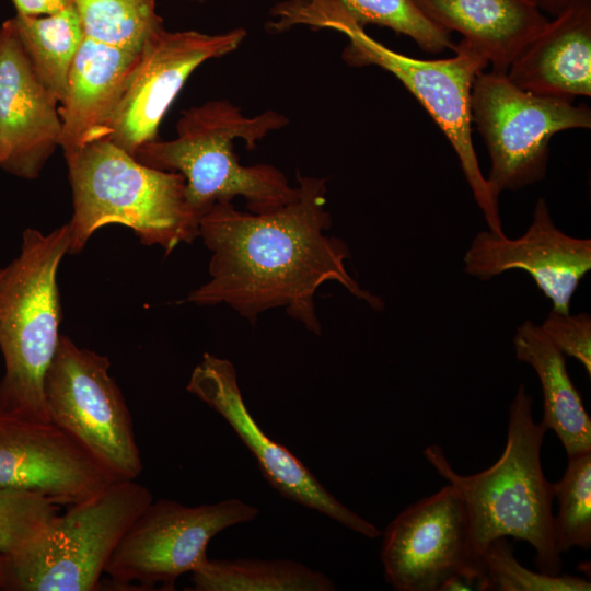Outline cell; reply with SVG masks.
<instances>
[{"mask_svg":"<svg viewBox=\"0 0 591 591\" xmlns=\"http://www.w3.org/2000/svg\"><path fill=\"white\" fill-rule=\"evenodd\" d=\"M12 19L36 77L60 104L71 65L84 38L77 11L70 4L50 14L15 13Z\"/></svg>","mask_w":591,"mask_h":591,"instance_id":"44dd1931","label":"cell"},{"mask_svg":"<svg viewBox=\"0 0 591 591\" xmlns=\"http://www.w3.org/2000/svg\"><path fill=\"white\" fill-rule=\"evenodd\" d=\"M70 227L48 234L26 229L20 254L0 269V413L50 422L44 380L57 351L61 321L57 271L69 253Z\"/></svg>","mask_w":591,"mask_h":591,"instance_id":"5b68a950","label":"cell"},{"mask_svg":"<svg viewBox=\"0 0 591 591\" xmlns=\"http://www.w3.org/2000/svg\"><path fill=\"white\" fill-rule=\"evenodd\" d=\"M360 25L374 24L406 35L426 53L439 54L451 48L449 32L431 21L414 0H337Z\"/></svg>","mask_w":591,"mask_h":591,"instance_id":"d4e9b609","label":"cell"},{"mask_svg":"<svg viewBox=\"0 0 591 591\" xmlns=\"http://www.w3.org/2000/svg\"><path fill=\"white\" fill-rule=\"evenodd\" d=\"M542 13L558 16L579 0H530Z\"/></svg>","mask_w":591,"mask_h":591,"instance_id":"f546056e","label":"cell"},{"mask_svg":"<svg viewBox=\"0 0 591 591\" xmlns=\"http://www.w3.org/2000/svg\"><path fill=\"white\" fill-rule=\"evenodd\" d=\"M192 577L195 591H333L332 579L293 560L207 559Z\"/></svg>","mask_w":591,"mask_h":591,"instance_id":"7402d4cb","label":"cell"},{"mask_svg":"<svg viewBox=\"0 0 591 591\" xmlns=\"http://www.w3.org/2000/svg\"><path fill=\"white\" fill-rule=\"evenodd\" d=\"M57 99L36 77L13 19L0 25V167L25 179L39 176L59 147Z\"/></svg>","mask_w":591,"mask_h":591,"instance_id":"2e32d148","label":"cell"},{"mask_svg":"<svg viewBox=\"0 0 591 591\" xmlns=\"http://www.w3.org/2000/svg\"><path fill=\"white\" fill-rule=\"evenodd\" d=\"M117 480L56 425L0 413V488L34 491L70 506Z\"/></svg>","mask_w":591,"mask_h":591,"instance_id":"9a60e30c","label":"cell"},{"mask_svg":"<svg viewBox=\"0 0 591 591\" xmlns=\"http://www.w3.org/2000/svg\"><path fill=\"white\" fill-rule=\"evenodd\" d=\"M153 500L136 479L70 505L27 549L5 557V591H94L121 537Z\"/></svg>","mask_w":591,"mask_h":591,"instance_id":"52a82bcc","label":"cell"},{"mask_svg":"<svg viewBox=\"0 0 591 591\" xmlns=\"http://www.w3.org/2000/svg\"><path fill=\"white\" fill-rule=\"evenodd\" d=\"M40 494L0 488V554L15 556L31 547L59 514Z\"/></svg>","mask_w":591,"mask_h":591,"instance_id":"484cf974","label":"cell"},{"mask_svg":"<svg viewBox=\"0 0 591 591\" xmlns=\"http://www.w3.org/2000/svg\"><path fill=\"white\" fill-rule=\"evenodd\" d=\"M464 271L490 280L509 270L528 273L553 309L570 312L571 300L591 269V240L561 231L544 198L534 206L532 221L517 239L489 230L478 232L464 257Z\"/></svg>","mask_w":591,"mask_h":591,"instance_id":"5bb4252c","label":"cell"},{"mask_svg":"<svg viewBox=\"0 0 591 591\" xmlns=\"http://www.w3.org/2000/svg\"><path fill=\"white\" fill-rule=\"evenodd\" d=\"M16 14L45 15L60 11L71 3V0H11Z\"/></svg>","mask_w":591,"mask_h":591,"instance_id":"f1b7e54d","label":"cell"},{"mask_svg":"<svg viewBox=\"0 0 591 591\" xmlns=\"http://www.w3.org/2000/svg\"><path fill=\"white\" fill-rule=\"evenodd\" d=\"M512 343L517 359L531 366L540 380L542 426L557 434L567 456L591 451V418L568 373L565 355L531 321L518 326Z\"/></svg>","mask_w":591,"mask_h":591,"instance_id":"ffe728a7","label":"cell"},{"mask_svg":"<svg viewBox=\"0 0 591 591\" xmlns=\"http://www.w3.org/2000/svg\"><path fill=\"white\" fill-rule=\"evenodd\" d=\"M287 124L288 118L273 109L250 117L229 101H208L182 113L176 138L148 142L134 157L150 167L182 174L186 200L199 219L215 204L237 196L246 199L251 212H269L296 200L299 187L273 165H242L234 140L253 149Z\"/></svg>","mask_w":591,"mask_h":591,"instance_id":"3957f363","label":"cell"},{"mask_svg":"<svg viewBox=\"0 0 591 591\" xmlns=\"http://www.w3.org/2000/svg\"><path fill=\"white\" fill-rule=\"evenodd\" d=\"M472 123L483 137L490 167L485 176L495 199L545 177L548 146L559 131L591 127V111L524 91L506 73L480 72L472 86Z\"/></svg>","mask_w":591,"mask_h":591,"instance_id":"ba28073f","label":"cell"},{"mask_svg":"<svg viewBox=\"0 0 591 591\" xmlns=\"http://www.w3.org/2000/svg\"><path fill=\"white\" fill-rule=\"evenodd\" d=\"M540 327L559 351L577 359L591 375L590 314H571L552 309Z\"/></svg>","mask_w":591,"mask_h":591,"instance_id":"83f0119b","label":"cell"},{"mask_svg":"<svg viewBox=\"0 0 591 591\" xmlns=\"http://www.w3.org/2000/svg\"><path fill=\"white\" fill-rule=\"evenodd\" d=\"M385 580L397 591H438L450 576L483 568L468 549L467 515L448 484L404 509L386 528L381 547Z\"/></svg>","mask_w":591,"mask_h":591,"instance_id":"4fadbf2b","label":"cell"},{"mask_svg":"<svg viewBox=\"0 0 591 591\" xmlns=\"http://www.w3.org/2000/svg\"><path fill=\"white\" fill-rule=\"evenodd\" d=\"M190 1H195V2H199V3H204V2H206V1H208V0H190Z\"/></svg>","mask_w":591,"mask_h":591,"instance_id":"1f68e13d","label":"cell"},{"mask_svg":"<svg viewBox=\"0 0 591 591\" xmlns=\"http://www.w3.org/2000/svg\"><path fill=\"white\" fill-rule=\"evenodd\" d=\"M258 513L236 498L195 507L152 500L121 537L104 573L117 589L174 590L182 575L208 559V544L217 534Z\"/></svg>","mask_w":591,"mask_h":591,"instance_id":"30bf717a","label":"cell"},{"mask_svg":"<svg viewBox=\"0 0 591 591\" xmlns=\"http://www.w3.org/2000/svg\"><path fill=\"white\" fill-rule=\"evenodd\" d=\"M186 390L224 418L256 459L263 476L282 497L366 537L381 535L374 524L343 505L294 454L263 431L244 403L236 369L230 360L204 354Z\"/></svg>","mask_w":591,"mask_h":591,"instance_id":"8fae6325","label":"cell"},{"mask_svg":"<svg viewBox=\"0 0 591 591\" xmlns=\"http://www.w3.org/2000/svg\"><path fill=\"white\" fill-rule=\"evenodd\" d=\"M520 89L572 102L591 95V0L548 21L506 72Z\"/></svg>","mask_w":591,"mask_h":591,"instance_id":"ac0fdd59","label":"cell"},{"mask_svg":"<svg viewBox=\"0 0 591 591\" xmlns=\"http://www.w3.org/2000/svg\"><path fill=\"white\" fill-rule=\"evenodd\" d=\"M298 198L276 210L242 212L232 201H221L201 217L199 236L211 251L210 279L187 302L225 303L252 323L259 313L285 308L315 334L321 325L314 297L325 282H338L371 308H383L348 274L346 243L325 234L332 227L325 179L298 174Z\"/></svg>","mask_w":591,"mask_h":591,"instance_id":"6da1fadb","label":"cell"},{"mask_svg":"<svg viewBox=\"0 0 591 591\" xmlns=\"http://www.w3.org/2000/svg\"><path fill=\"white\" fill-rule=\"evenodd\" d=\"M106 356L60 335L44 380L48 419L119 480L142 472L132 419Z\"/></svg>","mask_w":591,"mask_h":591,"instance_id":"9c48e42d","label":"cell"},{"mask_svg":"<svg viewBox=\"0 0 591 591\" xmlns=\"http://www.w3.org/2000/svg\"><path fill=\"white\" fill-rule=\"evenodd\" d=\"M480 563L489 590L499 591H590L589 580L569 575L552 576L523 567L514 557L507 537L488 544Z\"/></svg>","mask_w":591,"mask_h":591,"instance_id":"4316f807","label":"cell"},{"mask_svg":"<svg viewBox=\"0 0 591 591\" xmlns=\"http://www.w3.org/2000/svg\"><path fill=\"white\" fill-rule=\"evenodd\" d=\"M5 580V557L0 554V590L3 589Z\"/></svg>","mask_w":591,"mask_h":591,"instance_id":"4dcf8cb0","label":"cell"},{"mask_svg":"<svg viewBox=\"0 0 591 591\" xmlns=\"http://www.w3.org/2000/svg\"><path fill=\"white\" fill-rule=\"evenodd\" d=\"M303 22L343 33L348 45L341 56L349 66H378L405 85L452 146L488 230L505 234L499 200L489 190L472 141L471 93L476 77L488 66L485 57L465 39L455 44V55L447 59L398 54L371 38L337 0H309Z\"/></svg>","mask_w":591,"mask_h":591,"instance_id":"8992f818","label":"cell"},{"mask_svg":"<svg viewBox=\"0 0 591 591\" xmlns=\"http://www.w3.org/2000/svg\"><path fill=\"white\" fill-rule=\"evenodd\" d=\"M245 37L241 27L219 34L165 27L158 32L141 49L109 140L131 155L157 140L161 120L195 69L234 51Z\"/></svg>","mask_w":591,"mask_h":591,"instance_id":"7c38bea8","label":"cell"},{"mask_svg":"<svg viewBox=\"0 0 591 591\" xmlns=\"http://www.w3.org/2000/svg\"><path fill=\"white\" fill-rule=\"evenodd\" d=\"M558 501L554 533L560 554L591 546V451L568 456L564 476L553 484Z\"/></svg>","mask_w":591,"mask_h":591,"instance_id":"cb8c5ba5","label":"cell"},{"mask_svg":"<svg viewBox=\"0 0 591 591\" xmlns=\"http://www.w3.org/2000/svg\"><path fill=\"white\" fill-rule=\"evenodd\" d=\"M158 0H71L84 36L93 40L140 51L164 28L157 12Z\"/></svg>","mask_w":591,"mask_h":591,"instance_id":"603a6c76","label":"cell"},{"mask_svg":"<svg viewBox=\"0 0 591 591\" xmlns=\"http://www.w3.org/2000/svg\"><path fill=\"white\" fill-rule=\"evenodd\" d=\"M72 189L69 253L78 254L92 234L108 224L130 228L146 245L167 254L199 236L200 219L186 200L177 172L142 164L109 139L65 155Z\"/></svg>","mask_w":591,"mask_h":591,"instance_id":"277c9868","label":"cell"},{"mask_svg":"<svg viewBox=\"0 0 591 591\" xmlns=\"http://www.w3.org/2000/svg\"><path fill=\"white\" fill-rule=\"evenodd\" d=\"M447 32L455 31L480 53L491 71L506 73L548 19L530 0H414Z\"/></svg>","mask_w":591,"mask_h":591,"instance_id":"d6986e66","label":"cell"},{"mask_svg":"<svg viewBox=\"0 0 591 591\" xmlns=\"http://www.w3.org/2000/svg\"><path fill=\"white\" fill-rule=\"evenodd\" d=\"M141 50L103 44L84 36L71 65L58 106L63 155L109 139L116 113L139 63Z\"/></svg>","mask_w":591,"mask_h":591,"instance_id":"e0dca14e","label":"cell"},{"mask_svg":"<svg viewBox=\"0 0 591 591\" xmlns=\"http://www.w3.org/2000/svg\"><path fill=\"white\" fill-rule=\"evenodd\" d=\"M546 429L535 422L532 397L521 383L509 406L508 431L500 457L473 475L459 474L439 445L424 451L426 460L460 493L467 515L468 549L472 560L490 542L511 536L528 542L535 551L537 570L560 575L561 554L554 533V490L541 464Z\"/></svg>","mask_w":591,"mask_h":591,"instance_id":"7a4b0ae2","label":"cell"}]
</instances>
